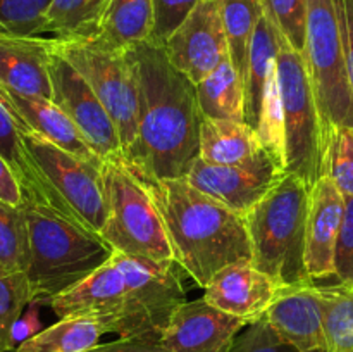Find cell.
Here are the masks:
<instances>
[{
	"label": "cell",
	"instance_id": "cell-1",
	"mask_svg": "<svg viewBox=\"0 0 353 352\" xmlns=\"http://www.w3.org/2000/svg\"><path fill=\"white\" fill-rule=\"evenodd\" d=\"M138 86V130L123 162L141 179L186 178L200 155L196 85L179 72L164 47L141 41L126 50Z\"/></svg>",
	"mask_w": 353,
	"mask_h": 352
},
{
	"label": "cell",
	"instance_id": "cell-2",
	"mask_svg": "<svg viewBox=\"0 0 353 352\" xmlns=\"http://www.w3.org/2000/svg\"><path fill=\"white\" fill-rule=\"evenodd\" d=\"M186 302L178 268L114 251L72 289L47 300L57 317H92L119 338L161 342L174 311Z\"/></svg>",
	"mask_w": 353,
	"mask_h": 352
},
{
	"label": "cell",
	"instance_id": "cell-3",
	"mask_svg": "<svg viewBox=\"0 0 353 352\" xmlns=\"http://www.w3.org/2000/svg\"><path fill=\"white\" fill-rule=\"evenodd\" d=\"M141 183L164 221L174 262L196 285L205 289L226 266L252 261L243 216L185 178L141 179Z\"/></svg>",
	"mask_w": 353,
	"mask_h": 352
},
{
	"label": "cell",
	"instance_id": "cell-4",
	"mask_svg": "<svg viewBox=\"0 0 353 352\" xmlns=\"http://www.w3.org/2000/svg\"><path fill=\"white\" fill-rule=\"evenodd\" d=\"M23 211L30 238L26 276L31 302L47 304L48 299L78 285L112 257L114 248L99 233L52 207L24 197Z\"/></svg>",
	"mask_w": 353,
	"mask_h": 352
},
{
	"label": "cell",
	"instance_id": "cell-5",
	"mask_svg": "<svg viewBox=\"0 0 353 352\" xmlns=\"http://www.w3.org/2000/svg\"><path fill=\"white\" fill-rule=\"evenodd\" d=\"M310 188L285 173L281 182L245 216L252 262L279 289L312 282L305 266Z\"/></svg>",
	"mask_w": 353,
	"mask_h": 352
},
{
	"label": "cell",
	"instance_id": "cell-6",
	"mask_svg": "<svg viewBox=\"0 0 353 352\" xmlns=\"http://www.w3.org/2000/svg\"><path fill=\"white\" fill-rule=\"evenodd\" d=\"M19 133L28 161L40 183V204L93 233H102L107 221L103 164L85 161L40 135L23 130Z\"/></svg>",
	"mask_w": 353,
	"mask_h": 352
},
{
	"label": "cell",
	"instance_id": "cell-7",
	"mask_svg": "<svg viewBox=\"0 0 353 352\" xmlns=\"http://www.w3.org/2000/svg\"><path fill=\"white\" fill-rule=\"evenodd\" d=\"M107 221L100 237L117 252L174 262L164 221L141 179L123 159L103 161Z\"/></svg>",
	"mask_w": 353,
	"mask_h": 352
},
{
	"label": "cell",
	"instance_id": "cell-8",
	"mask_svg": "<svg viewBox=\"0 0 353 352\" xmlns=\"http://www.w3.org/2000/svg\"><path fill=\"white\" fill-rule=\"evenodd\" d=\"M302 55L326 138L333 128H353V90L338 0H307L305 50Z\"/></svg>",
	"mask_w": 353,
	"mask_h": 352
},
{
	"label": "cell",
	"instance_id": "cell-9",
	"mask_svg": "<svg viewBox=\"0 0 353 352\" xmlns=\"http://www.w3.org/2000/svg\"><path fill=\"white\" fill-rule=\"evenodd\" d=\"M278 81L283 102L285 171L296 175L312 188L324 176L327 138L305 59L286 40L279 48Z\"/></svg>",
	"mask_w": 353,
	"mask_h": 352
},
{
	"label": "cell",
	"instance_id": "cell-10",
	"mask_svg": "<svg viewBox=\"0 0 353 352\" xmlns=\"http://www.w3.org/2000/svg\"><path fill=\"white\" fill-rule=\"evenodd\" d=\"M54 50L61 54L86 79L110 114L124 148L133 144L138 130V86L133 64L126 50L100 48L92 41H62L52 38Z\"/></svg>",
	"mask_w": 353,
	"mask_h": 352
},
{
	"label": "cell",
	"instance_id": "cell-11",
	"mask_svg": "<svg viewBox=\"0 0 353 352\" xmlns=\"http://www.w3.org/2000/svg\"><path fill=\"white\" fill-rule=\"evenodd\" d=\"M52 102L72 121L88 147L102 161L123 157L119 131L86 79L54 50L50 57Z\"/></svg>",
	"mask_w": 353,
	"mask_h": 352
},
{
	"label": "cell",
	"instance_id": "cell-12",
	"mask_svg": "<svg viewBox=\"0 0 353 352\" xmlns=\"http://www.w3.org/2000/svg\"><path fill=\"white\" fill-rule=\"evenodd\" d=\"M285 173L268 150H262L252 161L236 166L212 164L199 157L185 179L245 217L281 182Z\"/></svg>",
	"mask_w": 353,
	"mask_h": 352
},
{
	"label": "cell",
	"instance_id": "cell-13",
	"mask_svg": "<svg viewBox=\"0 0 353 352\" xmlns=\"http://www.w3.org/2000/svg\"><path fill=\"white\" fill-rule=\"evenodd\" d=\"M164 52L171 64L195 85L230 59L219 0L200 2L169 37Z\"/></svg>",
	"mask_w": 353,
	"mask_h": 352
},
{
	"label": "cell",
	"instance_id": "cell-14",
	"mask_svg": "<svg viewBox=\"0 0 353 352\" xmlns=\"http://www.w3.org/2000/svg\"><path fill=\"white\" fill-rule=\"evenodd\" d=\"M247 324L203 297L186 300L172 314L161 344L168 352H230L234 338Z\"/></svg>",
	"mask_w": 353,
	"mask_h": 352
},
{
	"label": "cell",
	"instance_id": "cell-15",
	"mask_svg": "<svg viewBox=\"0 0 353 352\" xmlns=\"http://www.w3.org/2000/svg\"><path fill=\"white\" fill-rule=\"evenodd\" d=\"M264 317L300 352H327L323 300L316 282L279 289Z\"/></svg>",
	"mask_w": 353,
	"mask_h": 352
},
{
	"label": "cell",
	"instance_id": "cell-16",
	"mask_svg": "<svg viewBox=\"0 0 353 352\" xmlns=\"http://www.w3.org/2000/svg\"><path fill=\"white\" fill-rule=\"evenodd\" d=\"M345 216V195L330 176H323L310 192L307 217L305 266L312 282L334 276V252Z\"/></svg>",
	"mask_w": 353,
	"mask_h": 352
},
{
	"label": "cell",
	"instance_id": "cell-17",
	"mask_svg": "<svg viewBox=\"0 0 353 352\" xmlns=\"http://www.w3.org/2000/svg\"><path fill=\"white\" fill-rule=\"evenodd\" d=\"M278 292L279 286L245 259L221 269L205 286L203 299L224 313L254 323L264 316Z\"/></svg>",
	"mask_w": 353,
	"mask_h": 352
},
{
	"label": "cell",
	"instance_id": "cell-18",
	"mask_svg": "<svg viewBox=\"0 0 353 352\" xmlns=\"http://www.w3.org/2000/svg\"><path fill=\"white\" fill-rule=\"evenodd\" d=\"M0 102L19 130L40 135L85 161L103 164L102 159L83 140L72 121L52 100L38 95H24L0 83Z\"/></svg>",
	"mask_w": 353,
	"mask_h": 352
},
{
	"label": "cell",
	"instance_id": "cell-19",
	"mask_svg": "<svg viewBox=\"0 0 353 352\" xmlns=\"http://www.w3.org/2000/svg\"><path fill=\"white\" fill-rule=\"evenodd\" d=\"M52 38L0 35V83L52 100Z\"/></svg>",
	"mask_w": 353,
	"mask_h": 352
},
{
	"label": "cell",
	"instance_id": "cell-20",
	"mask_svg": "<svg viewBox=\"0 0 353 352\" xmlns=\"http://www.w3.org/2000/svg\"><path fill=\"white\" fill-rule=\"evenodd\" d=\"M265 150L257 131L247 123L203 117L200 126V159L212 164L236 166Z\"/></svg>",
	"mask_w": 353,
	"mask_h": 352
},
{
	"label": "cell",
	"instance_id": "cell-21",
	"mask_svg": "<svg viewBox=\"0 0 353 352\" xmlns=\"http://www.w3.org/2000/svg\"><path fill=\"white\" fill-rule=\"evenodd\" d=\"M283 40L285 38L279 33L278 28L264 14L252 38L248 69L245 76V123L250 124L255 131L261 121L265 85L278 64Z\"/></svg>",
	"mask_w": 353,
	"mask_h": 352
},
{
	"label": "cell",
	"instance_id": "cell-22",
	"mask_svg": "<svg viewBox=\"0 0 353 352\" xmlns=\"http://www.w3.org/2000/svg\"><path fill=\"white\" fill-rule=\"evenodd\" d=\"M154 28V0H110L99 37L93 45L107 50L124 52L148 41Z\"/></svg>",
	"mask_w": 353,
	"mask_h": 352
},
{
	"label": "cell",
	"instance_id": "cell-23",
	"mask_svg": "<svg viewBox=\"0 0 353 352\" xmlns=\"http://www.w3.org/2000/svg\"><path fill=\"white\" fill-rule=\"evenodd\" d=\"M203 117L245 123V79L230 59L196 83Z\"/></svg>",
	"mask_w": 353,
	"mask_h": 352
},
{
	"label": "cell",
	"instance_id": "cell-24",
	"mask_svg": "<svg viewBox=\"0 0 353 352\" xmlns=\"http://www.w3.org/2000/svg\"><path fill=\"white\" fill-rule=\"evenodd\" d=\"M110 0H54L45 19V35L62 41L99 37Z\"/></svg>",
	"mask_w": 353,
	"mask_h": 352
},
{
	"label": "cell",
	"instance_id": "cell-25",
	"mask_svg": "<svg viewBox=\"0 0 353 352\" xmlns=\"http://www.w3.org/2000/svg\"><path fill=\"white\" fill-rule=\"evenodd\" d=\"M102 335L105 330L92 317H61L21 342L14 352H86L99 345Z\"/></svg>",
	"mask_w": 353,
	"mask_h": 352
},
{
	"label": "cell",
	"instance_id": "cell-26",
	"mask_svg": "<svg viewBox=\"0 0 353 352\" xmlns=\"http://www.w3.org/2000/svg\"><path fill=\"white\" fill-rule=\"evenodd\" d=\"M230 61L245 79L250 57L252 38L259 21L264 16L261 0H219Z\"/></svg>",
	"mask_w": 353,
	"mask_h": 352
},
{
	"label": "cell",
	"instance_id": "cell-27",
	"mask_svg": "<svg viewBox=\"0 0 353 352\" xmlns=\"http://www.w3.org/2000/svg\"><path fill=\"white\" fill-rule=\"evenodd\" d=\"M327 352H353V289L343 283L321 285Z\"/></svg>",
	"mask_w": 353,
	"mask_h": 352
},
{
	"label": "cell",
	"instance_id": "cell-28",
	"mask_svg": "<svg viewBox=\"0 0 353 352\" xmlns=\"http://www.w3.org/2000/svg\"><path fill=\"white\" fill-rule=\"evenodd\" d=\"M30 238L23 207L0 202V271L26 273Z\"/></svg>",
	"mask_w": 353,
	"mask_h": 352
},
{
	"label": "cell",
	"instance_id": "cell-29",
	"mask_svg": "<svg viewBox=\"0 0 353 352\" xmlns=\"http://www.w3.org/2000/svg\"><path fill=\"white\" fill-rule=\"evenodd\" d=\"M31 300L26 273L0 271V352L16 349L14 326Z\"/></svg>",
	"mask_w": 353,
	"mask_h": 352
},
{
	"label": "cell",
	"instance_id": "cell-30",
	"mask_svg": "<svg viewBox=\"0 0 353 352\" xmlns=\"http://www.w3.org/2000/svg\"><path fill=\"white\" fill-rule=\"evenodd\" d=\"M257 135L265 150L285 169V130H283V102L278 81V64L265 85Z\"/></svg>",
	"mask_w": 353,
	"mask_h": 352
},
{
	"label": "cell",
	"instance_id": "cell-31",
	"mask_svg": "<svg viewBox=\"0 0 353 352\" xmlns=\"http://www.w3.org/2000/svg\"><path fill=\"white\" fill-rule=\"evenodd\" d=\"M0 154L7 159V162L16 171L17 178L21 179L24 197L40 202V183H38L37 175H34L30 161H28L26 150H24L23 140H21L19 128L16 126L12 116L7 113L2 102H0Z\"/></svg>",
	"mask_w": 353,
	"mask_h": 352
},
{
	"label": "cell",
	"instance_id": "cell-32",
	"mask_svg": "<svg viewBox=\"0 0 353 352\" xmlns=\"http://www.w3.org/2000/svg\"><path fill=\"white\" fill-rule=\"evenodd\" d=\"M54 0H0V35L43 37Z\"/></svg>",
	"mask_w": 353,
	"mask_h": 352
},
{
	"label": "cell",
	"instance_id": "cell-33",
	"mask_svg": "<svg viewBox=\"0 0 353 352\" xmlns=\"http://www.w3.org/2000/svg\"><path fill=\"white\" fill-rule=\"evenodd\" d=\"M324 176H330L345 197H353V128L338 126L330 131Z\"/></svg>",
	"mask_w": 353,
	"mask_h": 352
},
{
	"label": "cell",
	"instance_id": "cell-34",
	"mask_svg": "<svg viewBox=\"0 0 353 352\" xmlns=\"http://www.w3.org/2000/svg\"><path fill=\"white\" fill-rule=\"evenodd\" d=\"M264 14L290 47L303 54L307 31V0H261Z\"/></svg>",
	"mask_w": 353,
	"mask_h": 352
},
{
	"label": "cell",
	"instance_id": "cell-35",
	"mask_svg": "<svg viewBox=\"0 0 353 352\" xmlns=\"http://www.w3.org/2000/svg\"><path fill=\"white\" fill-rule=\"evenodd\" d=\"M230 352H300L295 345L281 338L264 316L248 323L234 338Z\"/></svg>",
	"mask_w": 353,
	"mask_h": 352
},
{
	"label": "cell",
	"instance_id": "cell-36",
	"mask_svg": "<svg viewBox=\"0 0 353 352\" xmlns=\"http://www.w3.org/2000/svg\"><path fill=\"white\" fill-rule=\"evenodd\" d=\"M200 2L205 0H154V28L148 41L164 47Z\"/></svg>",
	"mask_w": 353,
	"mask_h": 352
},
{
	"label": "cell",
	"instance_id": "cell-37",
	"mask_svg": "<svg viewBox=\"0 0 353 352\" xmlns=\"http://www.w3.org/2000/svg\"><path fill=\"white\" fill-rule=\"evenodd\" d=\"M334 278L353 289V197H345V216L334 252Z\"/></svg>",
	"mask_w": 353,
	"mask_h": 352
},
{
	"label": "cell",
	"instance_id": "cell-38",
	"mask_svg": "<svg viewBox=\"0 0 353 352\" xmlns=\"http://www.w3.org/2000/svg\"><path fill=\"white\" fill-rule=\"evenodd\" d=\"M0 202L14 207H23L24 190L12 166L0 154Z\"/></svg>",
	"mask_w": 353,
	"mask_h": 352
},
{
	"label": "cell",
	"instance_id": "cell-39",
	"mask_svg": "<svg viewBox=\"0 0 353 352\" xmlns=\"http://www.w3.org/2000/svg\"><path fill=\"white\" fill-rule=\"evenodd\" d=\"M86 352H168L161 342L140 338H117L109 344H99Z\"/></svg>",
	"mask_w": 353,
	"mask_h": 352
},
{
	"label": "cell",
	"instance_id": "cell-40",
	"mask_svg": "<svg viewBox=\"0 0 353 352\" xmlns=\"http://www.w3.org/2000/svg\"><path fill=\"white\" fill-rule=\"evenodd\" d=\"M338 10H340L348 76H350V85L353 90V0H338Z\"/></svg>",
	"mask_w": 353,
	"mask_h": 352
},
{
	"label": "cell",
	"instance_id": "cell-41",
	"mask_svg": "<svg viewBox=\"0 0 353 352\" xmlns=\"http://www.w3.org/2000/svg\"><path fill=\"white\" fill-rule=\"evenodd\" d=\"M38 306H41V302H31L28 306L26 313H23V316L17 320L16 326H14V344H21L26 338L33 337L38 331H41V321L38 316Z\"/></svg>",
	"mask_w": 353,
	"mask_h": 352
}]
</instances>
